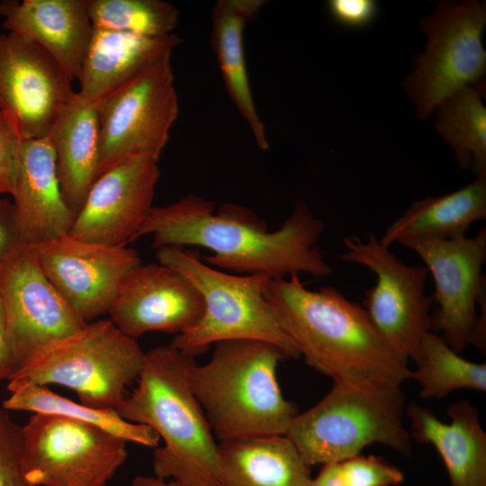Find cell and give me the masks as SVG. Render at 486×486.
Returning a JSON list of instances; mask_svg holds the SVG:
<instances>
[{"instance_id":"6da1fadb","label":"cell","mask_w":486,"mask_h":486,"mask_svg":"<svg viewBox=\"0 0 486 486\" xmlns=\"http://www.w3.org/2000/svg\"><path fill=\"white\" fill-rule=\"evenodd\" d=\"M325 229L304 200H298L281 227L268 231L265 220L246 207L215 202L195 194L153 206L135 239L151 235L152 247L197 246L212 255L211 266L271 279L306 273L328 275L332 268L316 245Z\"/></svg>"},{"instance_id":"7a4b0ae2","label":"cell","mask_w":486,"mask_h":486,"mask_svg":"<svg viewBox=\"0 0 486 486\" xmlns=\"http://www.w3.org/2000/svg\"><path fill=\"white\" fill-rule=\"evenodd\" d=\"M265 296L305 364L333 382L400 387L410 379L408 359L336 288L309 290L292 274L270 279Z\"/></svg>"},{"instance_id":"3957f363","label":"cell","mask_w":486,"mask_h":486,"mask_svg":"<svg viewBox=\"0 0 486 486\" xmlns=\"http://www.w3.org/2000/svg\"><path fill=\"white\" fill-rule=\"evenodd\" d=\"M195 364L170 345L145 352L136 386L116 411L162 440L154 448L155 476L182 486H221L218 442L191 386Z\"/></svg>"},{"instance_id":"277c9868","label":"cell","mask_w":486,"mask_h":486,"mask_svg":"<svg viewBox=\"0 0 486 486\" xmlns=\"http://www.w3.org/2000/svg\"><path fill=\"white\" fill-rule=\"evenodd\" d=\"M284 359L274 344L231 339L214 344L209 361L193 366L192 390L216 438L285 435L298 410L278 383Z\"/></svg>"},{"instance_id":"5b68a950","label":"cell","mask_w":486,"mask_h":486,"mask_svg":"<svg viewBox=\"0 0 486 486\" xmlns=\"http://www.w3.org/2000/svg\"><path fill=\"white\" fill-rule=\"evenodd\" d=\"M400 386L333 382L314 406L292 420L285 436L310 466L338 463L373 444L410 455Z\"/></svg>"},{"instance_id":"8992f818","label":"cell","mask_w":486,"mask_h":486,"mask_svg":"<svg viewBox=\"0 0 486 486\" xmlns=\"http://www.w3.org/2000/svg\"><path fill=\"white\" fill-rule=\"evenodd\" d=\"M156 256L158 263L181 273L195 286L204 305L197 324L176 335L170 346L195 356L220 341L255 339L275 345L287 358L300 357L266 299L271 278L217 270L201 261L198 251L183 247H162Z\"/></svg>"},{"instance_id":"52a82bcc","label":"cell","mask_w":486,"mask_h":486,"mask_svg":"<svg viewBox=\"0 0 486 486\" xmlns=\"http://www.w3.org/2000/svg\"><path fill=\"white\" fill-rule=\"evenodd\" d=\"M144 353L109 319L90 321L40 351L7 382L60 385L85 405L116 410L140 374Z\"/></svg>"},{"instance_id":"ba28073f","label":"cell","mask_w":486,"mask_h":486,"mask_svg":"<svg viewBox=\"0 0 486 486\" xmlns=\"http://www.w3.org/2000/svg\"><path fill=\"white\" fill-rule=\"evenodd\" d=\"M485 24L486 10L475 0L441 1L420 21L428 41L403 85L421 119L428 118L446 98L465 86L482 89Z\"/></svg>"},{"instance_id":"9c48e42d","label":"cell","mask_w":486,"mask_h":486,"mask_svg":"<svg viewBox=\"0 0 486 486\" xmlns=\"http://www.w3.org/2000/svg\"><path fill=\"white\" fill-rule=\"evenodd\" d=\"M171 56L164 54L99 102L97 178L127 159L158 161L179 113Z\"/></svg>"},{"instance_id":"30bf717a","label":"cell","mask_w":486,"mask_h":486,"mask_svg":"<svg viewBox=\"0 0 486 486\" xmlns=\"http://www.w3.org/2000/svg\"><path fill=\"white\" fill-rule=\"evenodd\" d=\"M22 434L30 486H105L128 457V442L100 428L32 413Z\"/></svg>"},{"instance_id":"8fae6325","label":"cell","mask_w":486,"mask_h":486,"mask_svg":"<svg viewBox=\"0 0 486 486\" xmlns=\"http://www.w3.org/2000/svg\"><path fill=\"white\" fill-rule=\"evenodd\" d=\"M344 245L343 261L362 265L376 276L375 284L364 292V309L388 342L415 363L420 343L432 328L433 300L425 293L428 269L403 263L372 233L365 241L346 237Z\"/></svg>"},{"instance_id":"7c38bea8","label":"cell","mask_w":486,"mask_h":486,"mask_svg":"<svg viewBox=\"0 0 486 486\" xmlns=\"http://www.w3.org/2000/svg\"><path fill=\"white\" fill-rule=\"evenodd\" d=\"M0 296L15 372L86 324L48 279L29 245H20L0 266Z\"/></svg>"},{"instance_id":"4fadbf2b","label":"cell","mask_w":486,"mask_h":486,"mask_svg":"<svg viewBox=\"0 0 486 486\" xmlns=\"http://www.w3.org/2000/svg\"><path fill=\"white\" fill-rule=\"evenodd\" d=\"M72 82L31 39L0 34V112L21 141L49 135L75 92Z\"/></svg>"},{"instance_id":"5bb4252c","label":"cell","mask_w":486,"mask_h":486,"mask_svg":"<svg viewBox=\"0 0 486 486\" xmlns=\"http://www.w3.org/2000/svg\"><path fill=\"white\" fill-rule=\"evenodd\" d=\"M400 245L414 251L435 282L438 310L431 315L432 327L444 341L461 354L472 344L479 303L486 296L482 266L486 259V229L472 238L408 239Z\"/></svg>"},{"instance_id":"9a60e30c","label":"cell","mask_w":486,"mask_h":486,"mask_svg":"<svg viewBox=\"0 0 486 486\" xmlns=\"http://www.w3.org/2000/svg\"><path fill=\"white\" fill-rule=\"evenodd\" d=\"M32 248L48 279L86 323L107 313L124 277L141 263L133 248L68 235Z\"/></svg>"},{"instance_id":"2e32d148","label":"cell","mask_w":486,"mask_h":486,"mask_svg":"<svg viewBox=\"0 0 486 486\" xmlns=\"http://www.w3.org/2000/svg\"><path fill=\"white\" fill-rule=\"evenodd\" d=\"M159 179L158 161L136 158L102 174L91 186L68 236L86 242L126 246L148 218Z\"/></svg>"},{"instance_id":"e0dca14e","label":"cell","mask_w":486,"mask_h":486,"mask_svg":"<svg viewBox=\"0 0 486 486\" xmlns=\"http://www.w3.org/2000/svg\"><path fill=\"white\" fill-rule=\"evenodd\" d=\"M204 305L195 286L160 263H140L121 283L107 313L126 336L150 331L184 333L194 328Z\"/></svg>"},{"instance_id":"ac0fdd59","label":"cell","mask_w":486,"mask_h":486,"mask_svg":"<svg viewBox=\"0 0 486 486\" xmlns=\"http://www.w3.org/2000/svg\"><path fill=\"white\" fill-rule=\"evenodd\" d=\"M11 195L22 244L34 246L68 234L76 215L63 198L48 137L20 142Z\"/></svg>"},{"instance_id":"d6986e66","label":"cell","mask_w":486,"mask_h":486,"mask_svg":"<svg viewBox=\"0 0 486 486\" xmlns=\"http://www.w3.org/2000/svg\"><path fill=\"white\" fill-rule=\"evenodd\" d=\"M0 17L4 29L31 39L78 78L94 30L88 0H3Z\"/></svg>"},{"instance_id":"ffe728a7","label":"cell","mask_w":486,"mask_h":486,"mask_svg":"<svg viewBox=\"0 0 486 486\" xmlns=\"http://www.w3.org/2000/svg\"><path fill=\"white\" fill-rule=\"evenodd\" d=\"M449 423L430 410L410 402L405 409L411 439L431 444L438 452L451 486H486V433L476 408L468 400L451 403Z\"/></svg>"},{"instance_id":"44dd1931","label":"cell","mask_w":486,"mask_h":486,"mask_svg":"<svg viewBox=\"0 0 486 486\" xmlns=\"http://www.w3.org/2000/svg\"><path fill=\"white\" fill-rule=\"evenodd\" d=\"M99 102L75 91L47 136L63 198L76 216L97 178L101 158Z\"/></svg>"},{"instance_id":"7402d4cb","label":"cell","mask_w":486,"mask_h":486,"mask_svg":"<svg viewBox=\"0 0 486 486\" xmlns=\"http://www.w3.org/2000/svg\"><path fill=\"white\" fill-rule=\"evenodd\" d=\"M181 40L175 34L148 38L94 28L77 78V92L100 102L161 56L173 52Z\"/></svg>"},{"instance_id":"603a6c76","label":"cell","mask_w":486,"mask_h":486,"mask_svg":"<svg viewBox=\"0 0 486 486\" xmlns=\"http://www.w3.org/2000/svg\"><path fill=\"white\" fill-rule=\"evenodd\" d=\"M221 486H310V468L285 435L218 442Z\"/></svg>"},{"instance_id":"cb8c5ba5","label":"cell","mask_w":486,"mask_h":486,"mask_svg":"<svg viewBox=\"0 0 486 486\" xmlns=\"http://www.w3.org/2000/svg\"><path fill=\"white\" fill-rule=\"evenodd\" d=\"M263 0H219L212 15V42L226 89L249 127L256 146L269 148L266 130L250 87L244 51V29L256 17Z\"/></svg>"},{"instance_id":"d4e9b609","label":"cell","mask_w":486,"mask_h":486,"mask_svg":"<svg viewBox=\"0 0 486 486\" xmlns=\"http://www.w3.org/2000/svg\"><path fill=\"white\" fill-rule=\"evenodd\" d=\"M486 218V176L436 197L415 201L385 230L380 242L390 248L408 239H450L465 236Z\"/></svg>"},{"instance_id":"484cf974","label":"cell","mask_w":486,"mask_h":486,"mask_svg":"<svg viewBox=\"0 0 486 486\" xmlns=\"http://www.w3.org/2000/svg\"><path fill=\"white\" fill-rule=\"evenodd\" d=\"M10 395L1 403L6 410L55 415L100 428L128 443L156 448L159 437L150 428L123 419L114 409H96L52 392L48 386L7 382Z\"/></svg>"},{"instance_id":"4316f807","label":"cell","mask_w":486,"mask_h":486,"mask_svg":"<svg viewBox=\"0 0 486 486\" xmlns=\"http://www.w3.org/2000/svg\"><path fill=\"white\" fill-rule=\"evenodd\" d=\"M482 90L465 86L437 107L436 129L453 148L459 166L486 176V107Z\"/></svg>"},{"instance_id":"83f0119b","label":"cell","mask_w":486,"mask_h":486,"mask_svg":"<svg viewBox=\"0 0 486 486\" xmlns=\"http://www.w3.org/2000/svg\"><path fill=\"white\" fill-rule=\"evenodd\" d=\"M415 364L410 378L418 383L421 398L441 399L462 389L486 391V364L462 357L433 331L423 338Z\"/></svg>"},{"instance_id":"f1b7e54d","label":"cell","mask_w":486,"mask_h":486,"mask_svg":"<svg viewBox=\"0 0 486 486\" xmlns=\"http://www.w3.org/2000/svg\"><path fill=\"white\" fill-rule=\"evenodd\" d=\"M94 28L125 32L148 38L173 34L179 11L161 0H88Z\"/></svg>"},{"instance_id":"f546056e","label":"cell","mask_w":486,"mask_h":486,"mask_svg":"<svg viewBox=\"0 0 486 486\" xmlns=\"http://www.w3.org/2000/svg\"><path fill=\"white\" fill-rule=\"evenodd\" d=\"M337 464L348 486H394L404 480L396 466L372 454H360Z\"/></svg>"},{"instance_id":"4dcf8cb0","label":"cell","mask_w":486,"mask_h":486,"mask_svg":"<svg viewBox=\"0 0 486 486\" xmlns=\"http://www.w3.org/2000/svg\"><path fill=\"white\" fill-rule=\"evenodd\" d=\"M0 486H30L22 470V434L0 403Z\"/></svg>"},{"instance_id":"1f68e13d","label":"cell","mask_w":486,"mask_h":486,"mask_svg":"<svg viewBox=\"0 0 486 486\" xmlns=\"http://www.w3.org/2000/svg\"><path fill=\"white\" fill-rule=\"evenodd\" d=\"M327 8L338 24L346 28L360 29L374 22L379 4L374 0H329Z\"/></svg>"},{"instance_id":"d6a6232c","label":"cell","mask_w":486,"mask_h":486,"mask_svg":"<svg viewBox=\"0 0 486 486\" xmlns=\"http://www.w3.org/2000/svg\"><path fill=\"white\" fill-rule=\"evenodd\" d=\"M21 140L0 112V194H12Z\"/></svg>"},{"instance_id":"836d02e7","label":"cell","mask_w":486,"mask_h":486,"mask_svg":"<svg viewBox=\"0 0 486 486\" xmlns=\"http://www.w3.org/2000/svg\"><path fill=\"white\" fill-rule=\"evenodd\" d=\"M22 244L15 225L13 203L0 197V266Z\"/></svg>"},{"instance_id":"e575fe53","label":"cell","mask_w":486,"mask_h":486,"mask_svg":"<svg viewBox=\"0 0 486 486\" xmlns=\"http://www.w3.org/2000/svg\"><path fill=\"white\" fill-rule=\"evenodd\" d=\"M15 373V364L9 342L5 312L0 296V381H8Z\"/></svg>"},{"instance_id":"d590c367","label":"cell","mask_w":486,"mask_h":486,"mask_svg":"<svg viewBox=\"0 0 486 486\" xmlns=\"http://www.w3.org/2000/svg\"><path fill=\"white\" fill-rule=\"evenodd\" d=\"M310 486H348L342 478L338 464L322 465L315 478H311Z\"/></svg>"},{"instance_id":"8d00e7d4","label":"cell","mask_w":486,"mask_h":486,"mask_svg":"<svg viewBox=\"0 0 486 486\" xmlns=\"http://www.w3.org/2000/svg\"><path fill=\"white\" fill-rule=\"evenodd\" d=\"M130 486H182L173 480H165L153 476L138 475Z\"/></svg>"}]
</instances>
